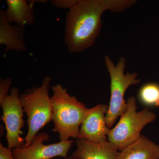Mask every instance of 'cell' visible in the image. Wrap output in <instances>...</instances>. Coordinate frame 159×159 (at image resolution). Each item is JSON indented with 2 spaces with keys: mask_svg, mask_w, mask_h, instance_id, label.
<instances>
[{
  "mask_svg": "<svg viewBox=\"0 0 159 159\" xmlns=\"http://www.w3.org/2000/svg\"><path fill=\"white\" fill-rule=\"evenodd\" d=\"M138 98L140 102L145 106H156L159 99V84L155 83L144 84L139 90Z\"/></svg>",
  "mask_w": 159,
  "mask_h": 159,
  "instance_id": "4fadbf2b",
  "label": "cell"
},
{
  "mask_svg": "<svg viewBox=\"0 0 159 159\" xmlns=\"http://www.w3.org/2000/svg\"><path fill=\"white\" fill-rule=\"evenodd\" d=\"M52 90L53 131L58 133L61 142L69 141L71 138L78 139L80 125L90 108L70 96L60 84L52 86Z\"/></svg>",
  "mask_w": 159,
  "mask_h": 159,
  "instance_id": "7a4b0ae2",
  "label": "cell"
},
{
  "mask_svg": "<svg viewBox=\"0 0 159 159\" xmlns=\"http://www.w3.org/2000/svg\"><path fill=\"white\" fill-rule=\"evenodd\" d=\"M12 80L10 77L5 79H1L0 80V102L8 95V92L10 90L12 84Z\"/></svg>",
  "mask_w": 159,
  "mask_h": 159,
  "instance_id": "5bb4252c",
  "label": "cell"
},
{
  "mask_svg": "<svg viewBox=\"0 0 159 159\" xmlns=\"http://www.w3.org/2000/svg\"><path fill=\"white\" fill-rule=\"evenodd\" d=\"M156 106L158 107H159V101H158L157 103V105Z\"/></svg>",
  "mask_w": 159,
  "mask_h": 159,
  "instance_id": "ac0fdd59",
  "label": "cell"
},
{
  "mask_svg": "<svg viewBox=\"0 0 159 159\" xmlns=\"http://www.w3.org/2000/svg\"><path fill=\"white\" fill-rule=\"evenodd\" d=\"M136 99L134 97L128 98L125 111L120 116L118 123L109 133L108 141L121 151L135 142L141 137L142 129L153 122L156 115L148 108L138 111Z\"/></svg>",
  "mask_w": 159,
  "mask_h": 159,
  "instance_id": "277c9868",
  "label": "cell"
},
{
  "mask_svg": "<svg viewBox=\"0 0 159 159\" xmlns=\"http://www.w3.org/2000/svg\"><path fill=\"white\" fill-rule=\"evenodd\" d=\"M77 148L72 156L78 159H118L119 151L108 140L99 143L76 139Z\"/></svg>",
  "mask_w": 159,
  "mask_h": 159,
  "instance_id": "9c48e42d",
  "label": "cell"
},
{
  "mask_svg": "<svg viewBox=\"0 0 159 159\" xmlns=\"http://www.w3.org/2000/svg\"><path fill=\"white\" fill-rule=\"evenodd\" d=\"M50 136L42 132L34 137L31 145L26 147L13 148L12 154L15 159H51L55 157L65 158L74 144V140L60 142L46 145L43 142L48 141Z\"/></svg>",
  "mask_w": 159,
  "mask_h": 159,
  "instance_id": "52a82bcc",
  "label": "cell"
},
{
  "mask_svg": "<svg viewBox=\"0 0 159 159\" xmlns=\"http://www.w3.org/2000/svg\"><path fill=\"white\" fill-rule=\"evenodd\" d=\"M20 91L17 87H12L10 94L6 96L0 102L2 115V119L5 124L6 131V138L8 148H23L25 144L22 134V128L25 124L24 109L20 100Z\"/></svg>",
  "mask_w": 159,
  "mask_h": 159,
  "instance_id": "8992f818",
  "label": "cell"
},
{
  "mask_svg": "<svg viewBox=\"0 0 159 159\" xmlns=\"http://www.w3.org/2000/svg\"><path fill=\"white\" fill-rule=\"evenodd\" d=\"M7 9L5 11L7 21L10 24L25 28L34 23L35 16L33 6L25 0H6Z\"/></svg>",
  "mask_w": 159,
  "mask_h": 159,
  "instance_id": "7c38bea8",
  "label": "cell"
},
{
  "mask_svg": "<svg viewBox=\"0 0 159 159\" xmlns=\"http://www.w3.org/2000/svg\"><path fill=\"white\" fill-rule=\"evenodd\" d=\"M104 60L111 78L110 100L105 116L107 125L111 129L126 109L124 95L126 90L131 85L139 84L141 80L137 79V73L128 72L124 74L125 60L124 57L120 58L116 66L108 55L105 56Z\"/></svg>",
  "mask_w": 159,
  "mask_h": 159,
  "instance_id": "5b68a950",
  "label": "cell"
},
{
  "mask_svg": "<svg viewBox=\"0 0 159 159\" xmlns=\"http://www.w3.org/2000/svg\"><path fill=\"white\" fill-rule=\"evenodd\" d=\"M118 159H159V145L142 135L119 151Z\"/></svg>",
  "mask_w": 159,
  "mask_h": 159,
  "instance_id": "8fae6325",
  "label": "cell"
},
{
  "mask_svg": "<svg viewBox=\"0 0 159 159\" xmlns=\"http://www.w3.org/2000/svg\"><path fill=\"white\" fill-rule=\"evenodd\" d=\"M78 2V0H52L51 4L57 9H69L70 10Z\"/></svg>",
  "mask_w": 159,
  "mask_h": 159,
  "instance_id": "9a60e30c",
  "label": "cell"
},
{
  "mask_svg": "<svg viewBox=\"0 0 159 159\" xmlns=\"http://www.w3.org/2000/svg\"><path fill=\"white\" fill-rule=\"evenodd\" d=\"M64 159H78L77 158L73 156H68L64 158Z\"/></svg>",
  "mask_w": 159,
  "mask_h": 159,
  "instance_id": "e0dca14e",
  "label": "cell"
},
{
  "mask_svg": "<svg viewBox=\"0 0 159 159\" xmlns=\"http://www.w3.org/2000/svg\"><path fill=\"white\" fill-rule=\"evenodd\" d=\"M25 28L12 25L6 19L5 11L0 10V44L6 47V52L15 50L27 51L25 41Z\"/></svg>",
  "mask_w": 159,
  "mask_h": 159,
  "instance_id": "30bf717a",
  "label": "cell"
},
{
  "mask_svg": "<svg viewBox=\"0 0 159 159\" xmlns=\"http://www.w3.org/2000/svg\"><path fill=\"white\" fill-rule=\"evenodd\" d=\"M108 109L107 104H98L90 108L80 125L78 139L94 143L107 141L110 129L107 125L105 116Z\"/></svg>",
  "mask_w": 159,
  "mask_h": 159,
  "instance_id": "ba28073f",
  "label": "cell"
},
{
  "mask_svg": "<svg viewBox=\"0 0 159 159\" xmlns=\"http://www.w3.org/2000/svg\"><path fill=\"white\" fill-rule=\"evenodd\" d=\"M136 0H78L66 14L64 41L69 52L78 53L92 47L100 34L101 16L109 10L122 12Z\"/></svg>",
  "mask_w": 159,
  "mask_h": 159,
  "instance_id": "6da1fadb",
  "label": "cell"
},
{
  "mask_svg": "<svg viewBox=\"0 0 159 159\" xmlns=\"http://www.w3.org/2000/svg\"><path fill=\"white\" fill-rule=\"evenodd\" d=\"M51 77L45 76L41 85L33 87L20 94L19 98L27 117L28 133L23 147L31 145L39 131L52 120L53 107L49 89Z\"/></svg>",
  "mask_w": 159,
  "mask_h": 159,
  "instance_id": "3957f363",
  "label": "cell"
},
{
  "mask_svg": "<svg viewBox=\"0 0 159 159\" xmlns=\"http://www.w3.org/2000/svg\"><path fill=\"white\" fill-rule=\"evenodd\" d=\"M0 159H15L13 157L11 150L5 147L0 143Z\"/></svg>",
  "mask_w": 159,
  "mask_h": 159,
  "instance_id": "2e32d148",
  "label": "cell"
}]
</instances>
